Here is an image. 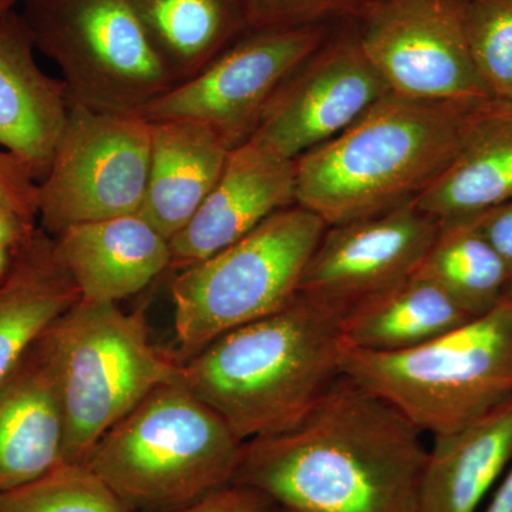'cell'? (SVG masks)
<instances>
[{"label":"cell","mask_w":512,"mask_h":512,"mask_svg":"<svg viewBox=\"0 0 512 512\" xmlns=\"http://www.w3.org/2000/svg\"><path fill=\"white\" fill-rule=\"evenodd\" d=\"M242 447L181 379L148 394L83 464L128 511L170 512L234 483Z\"/></svg>","instance_id":"cell-4"},{"label":"cell","mask_w":512,"mask_h":512,"mask_svg":"<svg viewBox=\"0 0 512 512\" xmlns=\"http://www.w3.org/2000/svg\"><path fill=\"white\" fill-rule=\"evenodd\" d=\"M427 453L412 421L342 373L291 429L245 441L234 483L292 512H416Z\"/></svg>","instance_id":"cell-1"},{"label":"cell","mask_w":512,"mask_h":512,"mask_svg":"<svg viewBox=\"0 0 512 512\" xmlns=\"http://www.w3.org/2000/svg\"><path fill=\"white\" fill-rule=\"evenodd\" d=\"M151 133L150 121L137 113L70 101L52 163L37 183L39 228L56 237L74 225L138 214L150 171Z\"/></svg>","instance_id":"cell-9"},{"label":"cell","mask_w":512,"mask_h":512,"mask_svg":"<svg viewBox=\"0 0 512 512\" xmlns=\"http://www.w3.org/2000/svg\"><path fill=\"white\" fill-rule=\"evenodd\" d=\"M468 47L495 100L512 101V0H466Z\"/></svg>","instance_id":"cell-26"},{"label":"cell","mask_w":512,"mask_h":512,"mask_svg":"<svg viewBox=\"0 0 512 512\" xmlns=\"http://www.w3.org/2000/svg\"><path fill=\"white\" fill-rule=\"evenodd\" d=\"M39 184L8 151L0 148V205L36 224Z\"/></svg>","instance_id":"cell-28"},{"label":"cell","mask_w":512,"mask_h":512,"mask_svg":"<svg viewBox=\"0 0 512 512\" xmlns=\"http://www.w3.org/2000/svg\"><path fill=\"white\" fill-rule=\"evenodd\" d=\"M63 420L39 342L0 386V494L63 463Z\"/></svg>","instance_id":"cell-18"},{"label":"cell","mask_w":512,"mask_h":512,"mask_svg":"<svg viewBox=\"0 0 512 512\" xmlns=\"http://www.w3.org/2000/svg\"><path fill=\"white\" fill-rule=\"evenodd\" d=\"M269 512H289V511H286V510H284V508L278 507V505H276L274 510L269 511Z\"/></svg>","instance_id":"cell-35"},{"label":"cell","mask_w":512,"mask_h":512,"mask_svg":"<svg viewBox=\"0 0 512 512\" xmlns=\"http://www.w3.org/2000/svg\"><path fill=\"white\" fill-rule=\"evenodd\" d=\"M77 301L79 291L53 238L37 228L0 281V386Z\"/></svg>","instance_id":"cell-19"},{"label":"cell","mask_w":512,"mask_h":512,"mask_svg":"<svg viewBox=\"0 0 512 512\" xmlns=\"http://www.w3.org/2000/svg\"><path fill=\"white\" fill-rule=\"evenodd\" d=\"M328 225L301 205L276 212L247 237L181 269L171 284L181 363L225 333L265 318L298 295Z\"/></svg>","instance_id":"cell-7"},{"label":"cell","mask_w":512,"mask_h":512,"mask_svg":"<svg viewBox=\"0 0 512 512\" xmlns=\"http://www.w3.org/2000/svg\"><path fill=\"white\" fill-rule=\"evenodd\" d=\"M488 100L387 93L339 136L296 158V204L328 227L414 204L456 160Z\"/></svg>","instance_id":"cell-2"},{"label":"cell","mask_w":512,"mask_h":512,"mask_svg":"<svg viewBox=\"0 0 512 512\" xmlns=\"http://www.w3.org/2000/svg\"><path fill=\"white\" fill-rule=\"evenodd\" d=\"M387 93L360 45L356 20L340 22L276 90L252 140L295 161L339 136Z\"/></svg>","instance_id":"cell-12"},{"label":"cell","mask_w":512,"mask_h":512,"mask_svg":"<svg viewBox=\"0 0 512 512\" xmlns=\"http://www.w3.org/2000/svg\"><path fill=\"white\" fill-rule=\"evenodd\" d=\"M417 272L474 319L493 311L510 292L507 268L481 231L477 215L441 221Z\"/></svg>","instance_id":"cell-24"},{"label":"cell","mask_w":512,"mask_h":512,"mask_svg":"<svg viewBox=\"0 0 512 512\" xmlns=\"http://www.w3.org/2000/svg\"><path fill=\"white\" fill-rule=\"evenodd\" d=\"M485 512H512V461L510 470L505 474L503 483Z\"/></svg>","instance_id":"cell-32"},{"label":"cell","mask_w":512,"mask_h":512,"mask_svg":"<svg viewBox=\"0 0 512 512\" xmlns=\"http://www.w3.org/2000/svg\"><path fill=\"white\" fill-rule=\"evenodd\" d=\"M150 123V171L138 214L171 241L214 188L231 148L211 128L194 121Z\"/></svg>","instance_id":"cell-17"},{"label":"cell","mask_w":512,"mask_h":512,"mask_svg":"<svg viewBox=\"0 0 512 512\" xmlns=\"http://www.w3.org/2000/svg\"><path fill=\"white\" fill-rule=\"evenodd\" d=\"M512 200V101L491 99L456 160L414 205L437 221L474 217Z\"/></svg>","instance_id":"cell-21"},{"label":"cell","mask_w":512,"mask_h":512,"mask_svg":"<svg viewBox=\"0 0 512 512\" xmlns=\"http://www.w3.org/2000/svg\"><path fill=\"white\" fill-rule=\"evenodd\" d=\"M512 461V400L484 419L434 437L416 512H476Z\"/></svg>","instance_id":"cell-20"},{"label":"cell","mask_w":512,"mask_h":512,"mask_svg":"<svg viewBox=\"0 0 512 512\" xmlns=\"http://www.w3.org/2000/svg\"><path fill=\"white\" fill-rule=\"evenodd\" d=\"M63 420V463L83 464L101 437L183 363L151 342L143 312L77 301L39 340Z\"/></svg>","instance_id":"cell-5"},{"label":"cell","mask_w":512,"mask_h":512,"mask_svg":"<svg viewBox=\"0 0 512 512\" xmlns=\"http://www.w3.org/2000/svg\"><path fill=\"white\" fill-rule=\"evenodd\" d=\"M249 30L295 29L356 20L372 0H242Z\"/></svg>","instance_id":"cell-27"},{"label":"cell","mask_w":512,"mask_h":512,"mask_svg":"<svg viewBox=\"0 0 512 512\" xmlns=\"http://www.w3.org/2000/svg\"><path fill=\"white\" fill-rule=\"evenodd\" d=\"M295 194V161L252 138L232 148L210 194L171 239V269L181 271L247 237L276 212L295 205Z\"/></svg>","instance_id":"cell-14"},{"label":"cell","mask_w":512,"mask_h":512,"mask_svg":"<svg viewBox=\"0 0 512 512\" xmlns=\"http://www.w3.org/2000/svg\"><path fill=\"white\" fill-rule=\"evenodd\" d=\"M342 319L296 295L183 363V383L242 441L291 429L343 373Z\"/></svg>","instance_id":"cell-3"},{"label":"cell","mask_w":512,"mask_h":512,"mask_svg":"<svg viewBox=\"0 0 512 512\" xmlns=\"http://www.w3.org/2000/svg\"><path fill=\"white\" fill-rule=\"evenodd\" d=\"M174 86L214 62L248 22L242 0H128Z\"/></svg>","instance_id":"cell-23"},{"label":"cell","mask_w":512,"mask_h":512,"mask_svg":"<svg viewBox=\"0 0 512 512\" xmlns=\"http://www.w3.org/2000/svg\"><path fill=\"white\" fill-rule=\"evenodd\" d=\"M464 12L466 0H372L356 19L360 45L390 92L493 99L474 66Z\"/></svg>","instance_id":"cell-11"},{"label":"cell","mask_w":512,"mask_h":512,"mask_svg":"<svg viewBox=\"0 0 512 512\" xmlns=\"http://www.w3.org/2000/svg\"><path fill=\"white\" fill-rule=\"evenodd\" d=\"M32 33L19 10L0 19V148L37 183L52 163L69 116L62 80L43 72Z\"/></svg>","instance_id":"cell-15"},{"label":"cell","mask_w":512,"mask_h":512,"mask_svg":"<svg viewBox=\"0 0 512 512\" xmlns=\"http://www.w3.org/2000/svg\"><path fill=\"white\" fill-rule=\"evenodd\" d=\"M52 238L83 301L120 303L144 291L173 262L170 239L140 214L74 225Z\"/></svg>","instance_id":"cell-16"},{"label":"cell","mask_w":512,"mask_h":512,"mask_svg":"<svg viewBox=\"0 0 512 512\" xmlns=\"http://www.w3.org/2000/svg\"><path fill=\"white\" fill-rule=\"evenodd\" d=\"M286 511H288V510H286ZM289 512H292V511H289Z\"/></svg>","instance_id":"cell-36"},{"label":"cell","mask_w":512,"mask_h":512,"mask_svg":"<svg viewBox=\"0 0 512 512\" xmlns=\"http://www.w3.org/2000/svg\"><path fill=\"white\" fill-rule=\"evenodd\" d=\"M275 507L274 501L261 491L232 483L170 512H269Z\"/></svg>","instance_id":"cell-29"},{"label":"cell","mask_w":512,"mask_h":512,"mask_svg":"<svg viewBox=\"0 0 512 512\" xmlns=\"http://www.w3.org/2000/svg\"><path fill=\"white\" fill-rule=\"evenodd\" d=\"M0 512H130L84 464L60 463L0 494Z\"/></svg>","instance_id":"cell-25"},{"label":"cell","mask_w":512,"mask_h":512,"mask_svg":"<svg viewBox=\"0 0 512 512\" xmlns=\"http://www.w3.org/2000/svg\"><path fill=\"white\" fill-rule=\"evenodd\" d=\"M419 272L342 319L349 350L399 353L419 348L473 320Z\"/></svg>","instance_id":"cell-22"},{"label":"cell","mask_w":512,"mask_h":512,"mask_svg":"<svg viewBox=\"0 0 512 512\" xmlns=\"http://www.w3.org/2000/svg\"><path fill=\"white\" fill-rule=\"evenodd\" d=\"M440 222L414 204L330 225L303 271L299 295L345 318L416 274Z\"/></svg>","instance_id":"cell-13"},{"label":"cell","mask_w":512,"mask_h":512,"mask_svg":"<svg viewBox=\"0 0 512 512\" xmlns=\"http://www.w3.org/2000/svg\"><path fill=\"white\" fill-rule=\"evenodd\" d=\"M20 2H22V0H0V19L8 15V13L13 12V10H16V6H18Z\"/></svg>","instance_id":"cell-34"},{"label":"cell","mask_w":512,"mask_h":512,"mask_svg":"<svg viewBox=\"0 0 512 512\" xmlns=\"http://www.w3.org/2000/svg\"><path fill=\"white\" fill-rule=\"evenodd\" d=\"M36 50L73 103L137 113L174 86L128 0H22Z\"/></svg>","instance_id":"cell-8"},{"label":"cell","mask_w":512,"mask_h":512,"mask_svg":"<svg viewBox=\"0 0 512 512\" xmlns=\"http://www.w3.org/2000/svg\"><path fill=\"white\" fill-rule=\"evenodd\" d=\"M333 26L248 30L197 76L175 84L137 114L148 121H194L231 150L241 146L254 136L279 86Z\"/></svg>","instance_id":"cell-10"},{"label":"cell","mask_w":512,"mask_h":512,"mask_svg":"<svg viewBox=\"0 0 512 512\" xmlns=\"http://www.w3.org/2000/svg\"><path fill=\"white\" fill-rule=\"evenodd\" d=\"M343 373L423 433L464 429L512 400V292L487 315L399 353L349 350Z\"/></svg>","instance_id":"cell-6"},{"label":"cell","mask_w":512,"mask_h":512,"mask_svg":"<svg viewBox=\"0 0 512 512\" xmlns=\"http://www.w3.org/2000/svg\"><path fill=\"white\" fill-rule=\"evenodd\" d=\"M15 256L16 252L0 248V281H2L3 276L8 274L10 266H12L13 261H15Z\"/></svg>","instance_id":"cell-33"},{"label":"cell","mask_w":512,"mask_h":512,"mask_svg":"<svg viewBox=\"0 0 512 512\" xmlns=\"http://www.w3.org/2000/svg\"><path fill=\"white\" fill-rule=\"evenodd\" d=\"M478 225L503 259L512 292V200L477 215Z\"/></svg>","instance_id":"cell-30"},{"label":"cell","mask_w":512,"mask_h":512,"mask_svg":"<svg viewBox=\"0 0 512 512\" xmlns=\"http://www.w3.org/2000/svg\"><path fill=\"white\" fill-rule=\"evenodd\" d=\"M37 228L36 224L23 220L9 208L0 205V248L18 252Z\"/></svg>","instance_id":"cell-31"}]
</instances>
